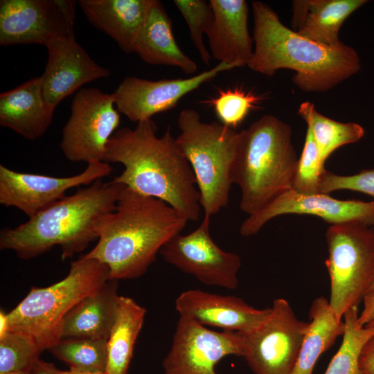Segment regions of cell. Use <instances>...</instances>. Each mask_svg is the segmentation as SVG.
<instances>
[{
    "mask_svg": "<svg viewBox=\"0 0 374 374\" xmlns=\"http://www.w3.org/2000/svg\"><path fill=\"white\" fill-rule=\"evenodd\" d=\"M372 288H374V278H373V281H372V283H371V287H370L369 290H371V289H372Z\"/></svg>",
    "mask_w": 374,
    "mask_h": 374,
    "instance_id": "b9f144b4",
    "label": "cell"
},
{
    "mask_svg": "<svg viewBox=\"0 0 374 374\" xmlns=\"http://www.w3.org/2000/svg\"><path fill=\"white\" fill-rule=\"evenodd\" d=\"M210 219L204 215L196 229L175 235L159 253L167 262L204 284L235 290L238 285L241 259L235 253L224 251L213 240Z\"/></svg>",
    "mask_w": 374,
    "mask_h": 374,
    "instance_id": "7c38bea8",
    "label": "cell"
},
{
    "mask_svg": "<svg viewBox=\"0 0 374 374\" xmlns=\"http://www.w3.org/2000/svg\"><path fill=\"white\" fill-rule=\"evenodd\" d=\"M174 3L188 24L192 42L202 61L209 66L211 55L203 41V35H208L214 20L209 1L207 3L204 0H175Z\"/></svg>",
    "mask_w": 374,
    "mask_h": 374,
    "instance_id": "4dcf8cb0",
    "label": "cell"
},
{
    "mask_svg": "<svg viewBox=\"0 0 374 374\" xmlns=\"http://www.w3.org/2000/svg\"><path fill=\"white\" fill-rule=\"evenodd\" d=\"M41 351L35 341L19 331L0 337V374L29 372Z\"/></svg>",
    "mask_w": 374,
    "mask_h": 374,
    "instance_id": "f546056e",
    "label": "cell"
},
{
    "mask_svg": "<svg viewBox=\"0 0 374 374\" xmlns=\"http://www.w3.org/2000/svg\"><path fill=\"white\" fill-rule=\"evenodd\" d=\"M118 281L109 278L68 312L63 320L61 339H108L118 314Z\"/></svg>",
    "mask_w": 374,
    "mask_h": 374,
    "instance_id": "44dd1931",
    "label": "cell"
},
{
    "mask_svg": "<svg viewBox=\"0 0 374 374\" xmlns=\"http://www.w3.org/2000/svg\"><path fill=\"white\" fill-rule=\"evenodd\" d=\"M177 125V143L193 172L204 214L211 217L229 204L240 132L217 121L202 122L193 109L179 113Z\"/></svg>",
    "mask_w": 374,
    "mask_h": 374,
    "instance_id": "52a82bcc",
    "label": "cell"
},
{
    "mask_svg": "<svg viewBox=\"0 0 374 374\" xmlns=\"http://www.w3.org/2000/svg\"><path fill=\"white\" fill-rule=\"evenodd\" d=\"M214 20L207 35L211 54L219 63L248 65L253 50L248 28L249 8L244 0H210Z\"/></svg>",
    "mask_w": 374,
    "mask_h": 374,
    "instance_id": "d6986e66",
    "label": "cell"
},
{
    "mask_svg": "<svg viewBox=\"0 0 374 374\" xmlns=\"http://www.w3.org/2000/svg\"><path fill=\"white\" fill-rule=\"evenodd\" d=\"M175 308L181 317L202 326L240 332L256 328L269 312V308H255L237 296L200 290H188L181 293L175 300Z\"/></svg>",
    "mask_w": 374,
    "mask_h": 374,
    "instance_id": "ac0fdd59",
    "label": "cell"
},
{
    "mask_svg": "<svg viewBox=\"0 0 374 374\" xmlns=\"http://www.w3.org/2000/svg\"><path fill=\"white\" fill-rule=\"evenodd\" d=\"M45 46L48 60L41 75L42 89L46 100L55 108L85 84L110 75V71L95 62L74 35L53 39Z\"/></svg>",
    "mask_w": 374,
    "mask_h": 374,
    "instance_id": "e0dca14e",
    "label": "cell"
},
{
    "mask_svg": "<svg viewBox=\"0 0 374 374\" xmlns=\"http://www.w3.org/2000/svg\"><path fill=\"white\" fill-rule=\"evenodd\" d=\"M109 278L108 267L84 255L71 262L62 280L46 287H32L7 313L8 330L31 337L41 353L61 339L63 320L85 296Z\"/></svg>",
    "mask_w": 374,
    "mask_h": 374,
    "instance_id": "8992f818",
    "label": "cell"
},
{
    "mask_svg": "<svg viewBox=\"0 0 374 374\" xmlns=\"http://www.w3.org/2000/svg\"><path fill=\"white\" fill-rule=\"evenodd\" d=\"M363 309L358 316V323L365 326L374 320V288L369 290L363 298Z\"/></svg>",
    "mask_w": 374,
    "mask_h": 374,
    "instance_id": "d590c367",
    "label": "cell"
},
{
    "mask_svg": "<svg viewBox=\"0 0 374 374\" xmlns=\"http://www.w3.org/2000/svg\"><path fill=\"white\" fill-rule=\"evenodd\" d=\"M308 328L287 300L276 299L259 326L241 332L242 357L255 374H290Z\"/></svg>",
    "mask_w": 374,
    "mask_h": 374,
    "instance_id": "9c48e42d",
    "label": "cell"
},
{
    "mask_svg": "<svg viewBox=\"0 0 374 374\" xmlns=\"http://www.w3.org/2000/svg\"><path fill=\"white\" fill-rule=\"evenodd\" d=\"M298 114L305 121L317 145L324 166L329 156L342 145L357 142L364 130L355 123H341L322 115L313 103L305 101L299 107Z\"/></svg>",
    "mask_w": 374,
    "mask_h": 374,
    "instance_id": "4316f807",
    "label": "cell"
},
{
    "mask_svg": "<svg viewBox=\"0 0 374 374\" xmlns=\"http://www.w3.org/2000/svg\"><path fill=\"white\" fill-rule=\"evenodd\" d=\"M5 374H29V372H16V373H5Z\"/></svg>",
    "mask_w": 374,
    "mask_h": 374,
    "instance_id": "60d3db41",
    "label": "cell"
},
{
    "mask_svg": "<svg viewBox=\"0 0 374 374\" xmlns=\"http://www.w3.org/2000/svg\"><path fill=\"white\" fill-rule=\"evenodd\" d=\"M125 186L103 179L66 195L15 228L0 233V249L24 260L60 246L62 259L82 251L99 238L102 218L113 211Z\"/></svg>",
    "mask_w": 374,
    "mask_h": 374,
    "instance_id": "277c9868",
    "label": "cell"
},
{
    "mask_svg": "<svg viewBox=\"0 0 374 374\" xmlns=\"http://www.w3.org/2000/svg\"><path fill=\"white\" fill-rule=\"evenodd\" d=\"M357 307L344 314V333L341 346L331 359L325 374H365L359 367V357L374 331L358 323Z\"/></svg>",
    "mask_w": 374,
    "mask_h": 374,
    "instance_id": "83f0119b",
    "label": "cell"
},
{
    "mask_svg": "<svg viewBox=\"0 0 374 374\" xmlns=\"http://www.w3.org/2000/svg\"><path fill=\"white\" fill-rule=\"evenodd\" d=\"M104 161L87 164L80 173L66 177L20 172L0 165V204L15 207L28 218L66 196L73 188L88 186L110 175Z\"/></svg>",
    "mask_w": 374,
    "mask_h": 374,
    "instance_id": "5bb4252c",
    "label": "cell"
},
{
    "mask_svg": "<svg viewBox=\"0 0 374 374\" xmlns=\"http://www.w3.org/2000/svg\"><path fill=\"white\" fill-rule=\"evenodd\" d=\"M107 339L62 338L49 350L70 368L81 371L105 373Z\"/></svg>",
    "mask_w": 374,
    "mask_h": 374,
    "instance_id": "f1b7e54d",
    "label": "cell"
},
{
    "mask_svg": "<svg viewBox=\"0 0 374 374\" xmlns=\"http://www.w3.org/2000/svg\"><path fill=\"white\" fill-rule=\"evenodd\" d=\"M309 328L302 342L296 362L290 374H312L314 367L322 353L328 350L336 339L343 336L344 319L333 313L329 300L316 298L309 310Z\"/></svg>",
    "mask_w": 374,
    "mask_h": 374,
    "instance_id": "d4e9b609",
    "label": "cell"
},
{
    "mask_svg": "<svg viewBox=\"0 0 374 374\" xmlns=\"http://www.w3.org/2000/svg\"><path fill=\"white\" fill-rule=\"evenodd\" d=\"M76 1L1 0L0 44H37L73 36Z\"/></svg>",
    "mask_w": 374,
    "mask_h": 374,
    "instance_id": "8fae6325",
    "label": "cell"
},
{
    "mask_svg": "<svg viewBox=\"0 0 374 374\" xmlns=\"http://www.w3.org/2000/svg\"><path fill=\"white\" fill-rule=\"evenodd\" d=\"M145 313L146 310L133 299L120 296L117 317L107 343L105 374H128Z\"/></svg>",
    "mask_w": 374,
    "mask_h": 374,
    "instance_id": "484cf974",
    "label": "cell"
},
{
    "mask_svg": "<svg viewBox=\"0 0 374 374\" xmlns=\"http://www.w3.org/2000/svg\"><path fill=\"white\" fill-rule=\"evenodd\" d=\"M365 0H308L293 1V23L301 35L319 44L342 43L339 32L346 18Z\"/></svg>",
    "mask_w": 374,
    "mask_h": 374,
    "instance_id": "cb8c5ba5",
    "label": "cell"
},
{
    "mask_svg": "<svg viewBox=\"0 0 374 374\" xmlns=\"http://www.w3.org/2000/svg\"><path fill=\"white\" fill-rule=\"evenodd\" d=\"M133 48L134 53L147 64L177 67L188 75L197 69L196 62L177 45L171 19L159 1L154 0Z\"/></svg>",
    "mask_w": 374,
    "mask_h": 374,
    "instance_id": "603a6c76",
    "label": "cell"
},
{
    "mask_svg": "<svg viewBox=\"0 0 374 374\" xmlns=\"http://www.w3.org/2000/svg\"><path fill=\"white\" fill-rule=\"evenodd\" d=\"M255 47L251 70L272 76L283 69L295 71L293 83L305 92H324L361 69L357 51L343 42L329 46L312 41L281 23L266 3L252 1Z\"/></svg>",
    "mask_w": 374,
    "mask_h": 374,
    "instance_id": "3957f363",
    "label": "cell"
},
{
    "mask_svg": "<svg viewBox=\"0 0 374 374\" xmlns=\"http://www.w3.org/2000/svg\"><path fill=\"white\" fill-rule=\"evenodd\" d=\"M29 374H63V372L57 369L54 364L38 359L30 370Z\"/></svg>",
    "mask_w": 374,
    "mask_h": 374,
    "instance_id": "8d00e7d4",
    "label": "cell"
},
{
    "mask_svg": "<svg viewBox=\"0 0 374 374\" xmlns=\"http://www.w3.org/2000/svg\"><path fill=\"white\" fill-rule=\"evenodd\" d=\"M187 222L166 202L125 187L114 210L100 222L96 244L84 256L105 264L111 279L138 278Z\"/></svg>",
    "mask_w": 374,
    "mask_h": 374,
    "instance_id": "7a4b0ae2",
    "label": "cell"
},
{
    "mask_svg": "<svg viewBox=\"0 0 374 374\" xmlns=\"http://www.w3.org/2000/svg\"><path fill=\"white\" fill-rule=\"evenodd\" d=\"M298 161L291 128L277 117L265 114L240 131L231 177L241 211L253 215L291 189Z\"/></svg>",
    "mask_w": 374,
    "mask_h": 374,
    "instance_id": "5b68a950",
    "label": "cell"
},
{
    "mask_svg": "<svg viewBox=\"0 0 374 374\" xmlns=\"http://www.w3.org/2000/svg\"><path fill=\"white\" fill-rule=\"evenodd\" d=\"M359 363L361 370L365 374H374V336L364 346Z\"/></svg>",
    "mask_w": 374,
    "mask_h": 374,
    "instance_id": "e575fe53",
    "label": "cell"
},
{
    "mask_svg": "<svg viewBox=\"0 0 374 374\" xmlns=\"http://www.w3.org/2000/svg\"><path fill=\"white\" fill-rule=\"evenodd\" d=\"M63 374H105V373H91V372H85V371H81L73 368H70L67 371H62Z\"/></svg>",
    "mask_w": 374,
    "mask_h": 374,
    "instance_id": "f35d334b",
    "label": "cell"
},
{
    "mask_svg": "<svg viewBox=\"0 0 374 374\" xmlns=\"http://www.w3.org/2000/svg\"><path fill=\"white\" fill-rule=\"evenodd\" d=\"M235 66L219 63L215 67L188 78L147 80L126 77L113 93L116 109L136 123L175 107L186 94L209 82L220 73Z\"/></svg>",
    "mask_w": 374,
    "mask_h": 374,
    "instance_id": "9a60e30c",
    "label": "cell"
},
{
    "mask_svg": "<svg viewBox=\"0 0 374 374\" xmlns=\"http://www.w3.org/2000/svg\"><path fill=\"white\" fill-rule=\"evenodd\" d=\"M262 98L252 92L235 88L219 91L216 98L208 101L212 105L220 123L235 129L244 120L250 110L258 107Z\"/></svg>",
    "mask_w": 374,
    "mask_h": 374,
    "instance_id": "1f68e13d",
    "label": "cell"
},
{
    "mask_svg": "<svg viewBox=\"0 0 374 374\" xmlns=\"http://www.w3.org/2000/svg\"><path fill=\"white\" fill-rule=\"evenodd\" d=\"M243 338L237 331L216 332L179 317L170 349L163 361L164 374H217L224 357H242Z\"/></svg>",
    "mask_w": 374,
    "mask_h": 374,
    "instance_id": "4fadbf2b",
    "label": "cell"
},
{
    "mask_svg": "<svg viewBox=\"0 0 374 374\" xmlns=\"http://www.w3.org/2000/svg\"><path fill=\"white\" fill-rule=\"evenodd\" d=\"M154 0H80L88 21L112 37L127 53L133 44Z\"/></svg>",
    "mask_w": 374,
    "mask_h": 374,
    "instance_id": "7402d4cb",
    "label": "cell"
},
{
    "mask_svg": "<svg viewBox=\"0 0 374 374\" xmlns=\"http://www.w3.org/2000/svg\"><path fill=\"white\" fill-rule=\"evenodd\" d=\"M366 327L373 330L374 331V320L372 321L371 322H370L369 323H368L366 326H365Z\"/></svg>",
    "mask_w": 374,
    "mask_h": 374,
    "instance_id": "ab89813d",
    "label": "cell"
},
{
    "mask_svg": "<svg viewBox=\"0 0 374 374\" xmlns=\"http://www.w3.org/2000/svg\"><path fill=\"white\" fill-rule=\"evenodd\" d=\"M121 122L113 93L96 88L76 91L62 128L60 148L66 159L87 164L103 161L107 143Z\"/></svg>",
    "mask_w": 374,
    "mask_h": 374,
    "instance_id": "30bf717a",
    "label": "cell"
},
{
    "mask_svg": "<svg viewBox=\"0 0 374 374\" xmlns=\"http://www.w3.org/2000/svg\"><path fill=\"white\" fill-rule=\"evenodd\" d=\"M55 109L45 99L41 76L34 78L0 94V125L35 140L48 129Z\"/></svg>",
    "mask_w": 374,
    "mask_h": 374,
    "instance_id": "ffe728a7",
    "label": "cell"
},
{
    "mask_svg": "<svg viewBox=\"0 0 374 374\" xmlns=\"http://www.w3.org/2000/svg\"><path fill=\"white\" fill-rule=\"evenodd\" d=\"M286 214L314 215L330 224L359 222L374 226V201L340 200L328 194L304 195L290 189L249 215L241 224L240 233L244 237L254 235L267 222Z\"/></svg>",
    "mask_w": 374,
    "mask_h": 374,
    "instance_id": "2e32d148",
    "label": "cell"
},
{
    "mask_svg": "<svg viewBox=\"0 0 374 374\" xmlns=\"http://www.w3.org/2000/svg\"><path fill=\"white\" fill-rule=\"evenodd\" d=\"M8 330L7 314L1 310L0 312V337L4 335Z\"/></svg>",
    "mask_w": 374,
    "mask_h": 374,
    "instance_id": "74e56055",
    "label": "cell"
},
{
    "mask_svg": "<svg viewBox=\"0 0 374 374\" xmlns=\"http://www.w3.org/2000/svg\"><path fill=\"white\" fill-rule=\"evenodd\" d=\"M330 283L329 303L338 319L362 301L374 278V226L330 224L326 232Z\"/></svg>",
    "mask_w": 374,
    "mask_h": 374,
    "instance_id": "ba28073f",
    "label": "cell"
},
{
    "mask_svg": "<svg viewBox=\"0 0 374 374\" xmlns=\"http://www.w3.org/2000/svg\"><path fill=\"white\" fill-rule=\"evenodd\" d=\"M339 190L357 191L374 197V169L363 170L352 175H341L326 170L320 179V193L328 195Z\"/></svg>",
    "mask_w": 374,
    "mask_h": 374,
    "instance_id": "836d02e7",
    "label": "cell"
},
{
    "mask_svg": "<svg viewBox=\"0 0 374 374\" xmlns=\"http://www.w3.org/2000/svg\"><path fill=\"white\" fill-rule=\"evenodd\" d=\"M326 170L312 134L308 128L291 190L304 195L320 193V179Z\"/></svg>",
    "mask_w": 374,
    "mask_h": 374,
    "instance_id": "d6a6232c",
    "label": "cell"
},
{
    "mask_svg": "<svg viewBox=\"0 0 374 374\" xmlns=\"http://www.w3.org/2000/svg\"><path fill=\"white\" fill-rule=\"evenodd\" d=\"M157 130L152 119L139 122L133 129L117 130L103 161L123 166L114 181L166 202L187 221H197L200 196L192 168L170 127L161 136Z\"/></svg>",
    "mask_w": 374,
    "mask_h": 374,
    "instance_id": "6da1fadb",
    "label": "cell"
}]
</instances>
